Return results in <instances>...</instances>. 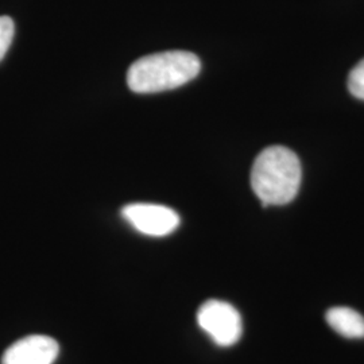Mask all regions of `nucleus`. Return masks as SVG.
I'll list each match as a JSON object with an SVG mask.
<instances>
[{
	"label": "nucleus",
	"instance_id": "nucleus-1",
	"mask_svg": "<svg viewBox=\"0 0 364 364\" xmlns=\"http://www.w3.org/2000/svg\"><path fill=\"white\" fill-rule=\"evenodd\" d=\"M299 156L284 146H270L257 156L251 170V186L263 207L293 201L301 185Z\"/></svg>",
	"mask_w": 364,
	"mask_h": 364
},
{
	"label": "nucleus",
	"instance_id": "nucleus-2",
	"mask_svg": "<svg viewBox=\"0 0 364 364\" xmlns=\"http://www.w3.org/2000/svg\"><path fill=\"white\" fill-rule=\"evenodd\" d=\"M201 70L198 57L191 52L170 50L136 60L127 72V84L135 93H156L185 85Z\"/></svg>",
	"mask_w": 364,
	"mask_h": 364
},
{
	"label": "nucleus",
	"instance_id": "nucleus-3",
	"mask_svg": "<svg viewBox=\"0 0 364 364\" xmlns=\"http://www.w3.org/2000/svg\"><path fill=\"white\" fill-rule=\"evenodd\" d=\"M200 328L218 346L230 347L242 336V317L234 306L220 299H208L197 312Z\"/></svg>",
	"mask_w": 364,
	"mask_h": 364
},
{
	"label": "nucleus",
	"instance_id": "nucleus-4",
	"mask_svg": "<svg viewBox=\"0 0 364 364\" xmlns=\"http://www.w3.org/2000/svg\"><path fill=\"white\" fill-rule=\"evenodd\" d=\"M122 215L131 225L147 236H166L180 225V216L176 210L156 204H130Z\"/></svg>",
	"mask_w": 364,
	"mask_h": 364
},
{
	"label": "nucleus",
	"instance_id": "nucleus-5",
	"mask_svg": "<svg viewBox=\"0 0 364 364\" xmlns=\"http://www.w3.org/2000/svg\"><path fill=\"white\" fill-rule=\"evenodd\" d=\"M60 352L58 343L43 335H31L11 344L1 356V364H53Z\"/></svg>",
	"mask_w": 364,
	"mask_h": 364
},
{
	"label": "nucleus",
	"instance_id": "nucleus-6",
	"mask_svg": "<svg viewBox=\"0 0 364 364\" xmlns=\"http://www.w3.org/2000/svg\"><path fill=\"white\" fill-rule=\"evenodd\" d=\"M326 320L335 332L344 338H364V317L355 309L346 306L332 308L326 312Z\"/></svg>",
	"mask_w": 364,
	"mask_h": 364
},
{
	"label": "nucleus",
	"instance_id": "nucleus-7",
	"mask_svg": "<svg viewBox=\"0 0 364 364\" xmlns=\"http://www.w3.org/2000/svg\"><path fill=\"white\" fill-rule=\"evenodd\" d=\"M15 34V25L10 16H0V61L9 52Z\"/></svg>",
	"mask_w": 364,
	"mask_h": 364
},
{
	"label": "nucleus",
	"instance_id": "nucleus-8",
	"mask_svg": "<svg viewBox=\"0 0 364 364\" xmlns=\"http://www.w3.org/2000/svg\"><path fill=\"white\" fill-rule=\"evenodd\" d=\"M348 90L355 97L364 100V58L352 69L348 76Z\"/></svg>",
	"mask_w": 364,
	"mask_h": 364
}]
</instances>
